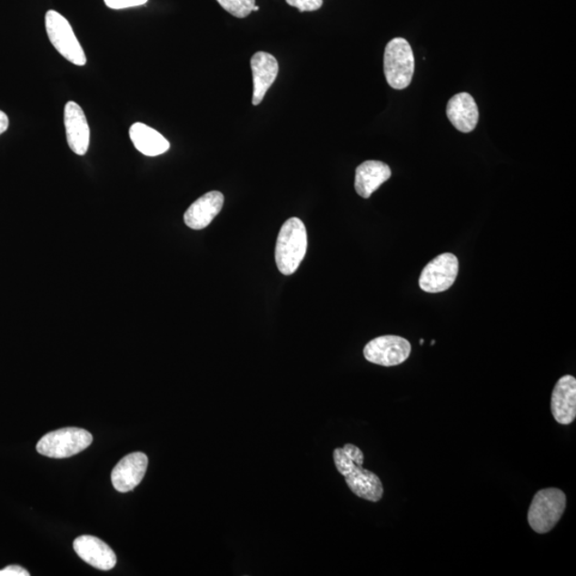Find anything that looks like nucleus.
Listing matches in <instances>:
<instances>
[{
    "label": "nucleus",
    "mask_w": 576,
    "mask_h": 576,
    "mask_svg": "<svg viewBox=\"0 0 576 576\" xmlns=\"http://www.w3.org/2000/svg\"><path fill=\"white\" fill-rule=\"evenodd\" d=\"M308 250V233L299 218L286 220L275 244V263L281 273L291 275L297 272Z\"/></svg>",
    "instance_id": "obj_2"
},
{
    "label": "nucleus",
    "mask_w": 576,
    "mask_h": 576,
    "mask_svg": "<svg viewBox=\"0 0 576 576\" xmlns=\"http://www.w3.org/2000/svg\"><path fill=\"white\" fill-rule=\"evenodd\" d=\"M420 344H421V345L424 344V340H422H422L420 341Z\"/></svg>",
    "instance_id": "obj_24"
},
{
    "label": "nucleus",
    "mask_w": 576,
    "mask_h": 576,
    "mask_svg": "<svg viewBox=\"0 0 576 576\" xmlns=\"http://www.w3.org/2000/svg\"><path fill=\"white\" fill-rule=\"evenodd\" d=\"M410 342L396 335L379 336L364 348V357L369 362L385 367L403 363L410 357Z\"/></svg>",
    "instance_id": "obj_7"
},
{
    "label": "nucleus",
    "mask_w": 576,
    "mask_h": 576,
    "mask_svg": "<svg viewBox=\"0 0 576 576\" xmlns=\"http://www.w3.org/2000/svg\"><path fill=\"white\" fill-rule=\"evenodd\" d=\"M30 573L26 569L20 566H9L0 570V576H29Z\"/></svg>",
    "instance_id": "obj_21"
},
{
    "label": "nucleus",
    "mask_w": 576,
    "mask_h": 576,
    "mask_svg": "<svg viewBox=\"0 0 576 576\" xmlns=\"http://www.w3.org/2000/svg\"><path fill=\"white\" fill-rule=\"evenodd\" d=\"M223 204L224 197L222 193H207L189 206L184 214V222L190 229L204 230L222 212Z\"/></svg>",
    "instance_id": "obj_13"
},
{
    "label": "nucleus",
    "mask_w": 576,
    "mask_h": 576,
    "mask_svg": "<svg viewBox=\"0 0 576 576\" xmlns=\"http://www.w3.org/2000/svg\"><path fill=\"white\" fill-rule=\"evenodd\" d=\"M92 441V434L84 429L67 427L45 434L36 444V451L50 458H70L88 449Z\"/></svg>",
    "instance_id": "obj_5"
},
{
    "label": "nucleus",
    "mask_w": 576,
    "mask_h": 576,
    "mask_svg": "<svg viewBox=\"0 0 576 576\" xmlns=\"http://www.w3.org/2000/svg\"><path fill=\"white\" fill-rule=\"evenodd\" d=\"M566 494L560 489L541 490L529 510V523L538 534H547L560 522L566 510Z\"/></svg>",
    "instance_id": "obj_3"
},
{
    "label": "nucleus",
    "mask_w": 576,
    "mask_h": 576,
    "mask_svg": "<svg viewBox=\"0 0 576 576\" xmlns=\"http://www.w3.org/2000/svg\"><path fill=\"white\" fill-rule=\"evenodd\" d=\"M251 69L253 75V104L257 106L263 102L267 91L278 77V60L271 54L259 52L251 58Z\"/></svg>",
    "instance_id": "obj_12"
},
{
    "label": "nucleus",
    "mask_w": 576,
    "mask_h": 576,
    "mask_svg": "<svg viewBox=\"0 0 576 576\" xmlns=\"http://www.w3.org/2000/svg\"><path fill=\"white\" fill-rule=\"evenodd\" d=\"M392 171L387 164L367 161L355 170L354 188L360 197L369 199L376 190L387 182Z\"/></svg>",
    "instance_id": "obj_16"
},
{
    "label": "nucleus",
    "mask_w": 576,
    "mask_h": 576,
    "mask_svg": "<svg viewBox=\"0 0 576 576\" xmlns=\"http://www.w3.org/2000/svg\"><path fill=\"white\" fill-rule=\"evenodd\" d=\"M45 28L48 38L56 51L73 65L83 66L87 57L79 43L71 24L59 12L50 10L45 15Z\"/></svg>",
    "instance_id": "obj_6"
},
{
    "label": "nucleus",
    "mask_w": 576,
    "mask_h": 576,
    "mask_svg": "<svg viewBox=\"0 0 576 576\" xmlns=\"http://www.w3.org/2000/svg\"><path fill=\"white\" fill-rule=\"evenodd\" d=\"M333 459L336 470L345 477L347 486L355 495L375 502L382 499V482L375 473L362 467L364 453L358 446L348 443L335 449Z\"/></svg>",
    "instance_id": "obj_1"
},
{
    "label": "nucleus",
    "mask_w": 576,
    "mask_h": 576,
    "mask_svg": "<svg viewBox=\"0 0 576 576\" xmlns=\"http://www.w3.org/2000/svg\"><path fill=\"white\" fill-rule=\"evenodd\" d=\"M9 119L8 115L0 110V134L8 130Z\"/></svg>",
    "instance_id": "obj_22"
},
{
    "label": "nucleus",
    "mask_w": 576,
    "mask_h": 576,
    "mask_svg": "<svg viewBox=\"0 0 576 576\" xmlns=\"http://www.w3.org/2000/svg\"><path fill=\"white\" fill-rule=\"evenodd\" d=\"M459 272V262L452 253L440 254L422 269L420 287L431 293H442L455 283Z\"/></svg>",
    "instance_id": "obj_8"
},
{
    "label": "nucleus",
    "mask_w": 576,
    "mask_h": 576,
    "mask_svg": "<svg viewBox=\"0 0 576 576\" xmlns=\"http://www.w3.org/2000/svg\"><path fill=\"white\" fill-rule=\"evenodd\" d=\"M259 10H260L259 5H255V7H254L253 11H259Z\"/></svg>",
    "instance_id": "obj_23"
},
{
    "label": "nucleus",
    "mask_w": 576,
    "mask_h": 576,
    "mask_svg": "<svg viewBox=\"0 0 576 576\" xmlns=\"http://www.w3.org/2000/svg\"><path fill=\"white\" fill-rule=\"evenodd\" d=\"M110 9L120 10L132 7H138L148 3V0H104Z\"/></svg>",
    "instance_id": "obj_20"
},
{
    "label": "nucleus",
    "mask_w": 576,
    "mask_h": 576,
    "mask_svg": "<svg viewBox=\"0 0 576 576\" xmlns=\"http://www.w3.org/2000/svg\"><path fill=\"white\" fill-rule=\"evenodd\" d=\"M148 464L149 458L144 452H132L122 459L112 473V482L116 492H133L143 482Z\"/></svg>",
    "instance_id": "obj_9"
},
{
    "label": "nucleus",
    "mask_w": 576,
    "mask_h": 576,
    "mask_svg": "<svg viewBox=\"0 0 576 576\" xmlns=\"http://www.w3.org/2000/svg\"><path fill=\"white\" fill-rule=\"evenodd\" d=\"M73 547L81 559L92 567L108 571L116 563L114 551L101 539L94 536H81L75 539Z\"/></svg>",
    "instance_id": "obj_14"
},
{
    "label": "nucleus",
    "mask_w": 576,
    "mask_h": 576,
    "mask_svg": "<svg viewBox=\"0 0 576 576\" xmlns=\"http://www.w3.org/2000/svg\"><path fill=\"white\" fill-rule=\"evenodd\" d=\"M222 7L230 15L238 18L250 15L255 7V0H217Z\"/></svg>",
    "instance_id": "obj_18"
},
{
    "label": "nucleus",
    "mask_w": 576,
    "mask_h": 576,
    "mask_svg": "<svg viewBox=\"0 0 576 576\" xmlns=\"http://www.w3.org/2000/svg\"><path fill=\"white\" fill-rule=\"evenodd\" d=\"M130 137L134 148L145 156H158L170 149V144L161 133L144 124H134L130 128Z\"/></svg>",
    "instance_id": "obj_17"
},
{
    "label": "nucleus",
    "mask_w": 576,
    "mask_h": 576,
    "mask_svg": "<svg viewBox=\"0 0 576 576\" xmlns=\"http://www.w3.org/2000/svg\"><path fill=\"white\" fill-rule=\"evenodd\" d=\"M551 414L561 425H570L576 416V379L567 375L557 382L551 394Z\"/></svg>",
    "instance_id": "obj_11"
},
{
    "label": "nucleus",
    "mask_w": 576,
    "mask_h": 576,
    "mask_svg": "<svg viewBox=\"0 0 576 576\" xmlns=\"http://www.w3.org/2000/svg\"><path fill=\"white\" fill-rule=\"evenodd\" d=\"M414 55L407 40L395 38L385 47L383 70L392 88L403 90L409 87L414 74Z\"/></svg>",
    "instance_id": "obj_4"
},
{
    "label": "nucleus",
    "mask_w": 576,
    "mask_h": 576,
    "mask_svg": "<svg viewBox=\"0 0 576 576\" xmlns=\"http://www.w3.org/2000/svg\"><path fill=\"white\" fill-rule=\"evenodd\" d=\"M446 114L451 124L462 133L473 132L480 119L477 104L467 92L452 97L447 104Z\"/></svg>",
    "instance_id": "obj_15"
},
{
    "label": "nucleus",
    "mask_w": 576,
    "mask_h": 576,
    "mask_svg": "<svg viewBox=\"0 0 576 576\" xmlns=\"http://www.w3.org/2000/svg\"><path fill=\"white\" fill-rule=\"evenodd\" d=\"M65 125L70 149L77 155H84L89 149L90 128L84 110L77 103H66Z\"/></svg>",
    "instance_id": "obj_10"
},
{
    "label": "nucleus",
    "mask_w": 576,
    "mask_h": 576,
    "mask_svg": "<svg viewBox=\"0 0 576 576\" xmlns=\"http://www.w3.org/2000/svg\"><path fill=\"white\" fill-rule=\"evenodd\" d=\"M286 3L300 12L316 11L323 5V0H286Z\"/></svg>",
    "instance_id": "obj_19"
}]
</instances>
